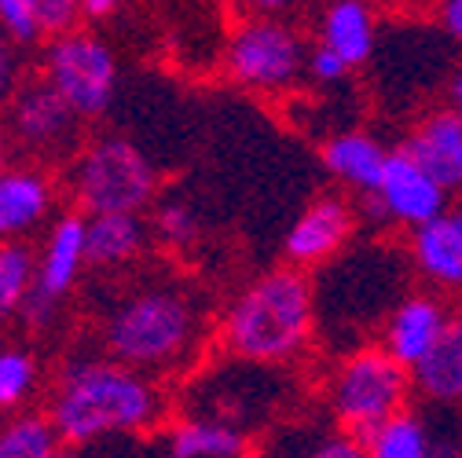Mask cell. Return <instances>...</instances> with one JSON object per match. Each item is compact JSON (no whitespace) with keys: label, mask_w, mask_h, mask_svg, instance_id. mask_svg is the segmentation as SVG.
Listing matches in <instances>:
<instances>
[{"label":"cell","mask_w":462,"mask_h":458,"mask_svg":"<svg viewBox=\"0 0 462 458\" xmlns=\"http://www.w3.org/2000/svg\"><path fill=\"white\" fill-rule=\"evenodd\" d=\"M448 99H451L448 106H455V110L462 114V70L451 78V85H448Z\"/></svg>","instance_id":"d6a6232c"},{"label":"cell","mask_w":462,"mask_h":458,"mask_svg":"<svg viewBox=\"0 0 462 458\" xmlns=\"http://www.w3.org/2000/svg\"><path fill=\"white\" fill-rule=\"evenodd\" d=\"M33 279V250L15 239L0 243V323L23 308Z\"/></svg>","instance_id":"603a6c76"},{"label":"cell","mask_w":462,"mask_h":458,"mask_svg":"<svg viewBox=\"0 0 462 458\" xmlns=\"http://www.w3.org/2000/svg\"><path fill=\"white\" fill-rule=\"evenodd\" d=\"M0 26H5L19 44H33L37 37H44L30 0H0Z\"/></svg>","instance_id":"4316f807"},{"label":"cell","mask_w":462,"mask_h":458,"mask_svg":"<svg viewBox=\"0 0 462 458\" xmlns=\"http://www.w3.org/2000/svg\"><path fill=\"white\" fill-rule=\"evenodd\" d=\"M250 451V440L239 426H227L220 418L184 422L169 433L172 458H239Z\"/></svg>","instance_id":"ffe728a7"},{"label":"cell","mask_w":462,"mask_h":458,"mask_svg":"<svg viewBox=\"0 0 462 458\" xmlns=\"http://www.w3.org/2000/svg\"><path fill=\"white\" fill-rule=\"evenodd\" d=\"M371 195H378V202L385 206L393 224L419 227V224H426V220H433L437 213L448 209L451 191L430 173L419 158H411L403 147H396V151H389L382 180Z\"/></svg>","instance_id":"9c48e42d"},{"label":"cell","mask_w":462,"mask_h":458,"mask_svg":"<svg viewBox=\"0 0 462 458\" xmlns=\"http://www.w3.org/2000/svg\"><path fill=\"white\" fill-rule=\"evenodd\" d=\"M48 415L63 444L85 447L114 433L151 429L162 415V399L129 363L74 360L60 371Z\"/></svg>","instance_id":"6da1fadb"},{"label":"cell","mask_w":462,"mask_h":458,"mask_svg":"<svg viewBox=\"0 0 462 458\" xmlns=\"http://www.w3.org/2000/svg\"><path fill=\"white\" fill-rule=\"evenodd\" d=\"M319 41L330 44L353 70L364 67L374 51V15L367 0H334L323 12Z\"/></svg>","instance_id":"ac0fdd59"},{"label":"cell","mask_w":462,"mask_h":458,"mask_svg":"<svg viewBox=\"0 0 462 458\" xmlns=\"http://www.w3.org/2000/svg\"><path fill=\"white\" fill-rule=\"evenodd\" d=\"M118 5H122V0H81V12L88 19H103V15H110Z\"/></svg>","instance_id":"1f68e13d"},{"label":"cell","mask_w":462,"mask_h":458,"mask_svg":"<svg viewBox=\"0 0 462 458\" xmlns=\"http://www.w3.org/2000/svg\"><path fill=\"white\" fill-rule=\"evenodd\" d=\"M154 232H158V239H162L165 246L188 250V246L199 239V220H195V213H191L184 202H165V206H158V213H154Z\"/></svg>","instance_id":"d4e9b609"},{"label":"cell","mask_w":462,"mask_h":458,"mask_svg":"<svg viewBox=\"0 0 462 458\" xmlns=\"http://www.w3.org/2000/svg\"><path fill=\"white\" fill-rule=\"evenodd\" d=\"M433 451L437 447H433V433H430L426 418L408 408L389 415L367 440L371 458H430Z\"/></svg>","instance_id":"44dd1931"},{"label":"cell","mask_w":462,"mask_h":458,"mask_svg":"<svg viewBox=\"0 0 462 458\" xmlns=\"http://www.w3.org/2000/svg\"><path fill=\"white\" fill-rule=\"evenodd\" d=\"M78 122H81V114L67 103V96L48 78L15 88V96L8 103V133L26 151H37V154L63 151L74 140Z\"/></svg>","instance_id":"ba28073f"},{"label":"cell","mask_w":462,"mask_h":458,"mask_svg":"<svg viewBox=\"0 0 462 458\" xmlns=\"http://www.w3.org/2000/svg\"><path fill=\"white\" fill-rule=\"evenodd\" d=\"M30 8L37 15V26L44 37H63L70 30H78L81 12V0H30Z\"/></svg>","instance_id":"484cf974"},{"label":"cell","mask_w":462,"mask_h":458,"mask_svg":"<svg viewBox=\"0 0 462 458\" xmlns=\"http://www.w3.org/2000/svg\"><path fill=\"white\" fill-rule=\"evenodd\" d=\"M15 37L0 26V106L12 103L15 88H19V60H15Z\"/></svg>","instance_id":"f1b7e54d"},{"label":"cell","mask_w":462,"mask_h":458,"mask_svg":"<svg viewBox=\"0 0 462 458\" xmlns=\"http://www.w3.org/2000/svg\"><path fill=\"white\" fill-rule=\"evenodd\" d=\"M44 78L67 96L81 118H99L118 88V63L99 37L70 30L63 37H51L44 55Z\"/></svg>","instance_id":"8992f818"},{"label":"cell","mask_w":462,"mask_h":458,"mask_svg":"<svg viewBox=\"0 0 462 458\" xmlns=\"http://www.w3.org/2000/svg\"><path fill=\"white\" fill-rule=\"evenodd\" d=\"M411 261L440 290H462V209H444L411 227Z\"/></svg>","instance_id":"7c38bea8"},{"label":"cell","mask_w":462,"mask_h":458,"mask_svg":"<svg viewBox=\"0 0 462 458\" xmlns=\"http://www.w3.org/2000/svg\"><path fill=\"white\" fill-rule=\"evenodd\" d=\"M60 447L63 436L51 415H23L0 429V458H51Z\"/></svg>","instance_id":"7402d4cb"},{"label":"cell","mask_w":462,"mask_h":458,"mask_svg":"<svg viewBox=\"0 0 462 458\" xmlns=\"http://www.w3.org/2000/svg\"><path fill=\"white\" fill-rule=\"evenodd\" d=\"M349 70H353V67L345 63V60H341V55H337L330 44H323V41H319V44L309 51V74H312L319 85H334V81H341V78L349 74Z\"/></svg>","instance_id":"83f0119b"},{"label":"cell","mask_w":462,"mask_h":458,"mask_svg":"<svg viewBox=\"0 0 462 458\" xmlns=\"http://www.w3.org/2000/svg\"><path fill=\"white\" fill-rule=\"evenodd\" d=\"M440 23H444V33L462 44V0H444L440 5Z\"/></svg>","instance_id":"4dcf8cb0"},{"label":"cell","mask_w":462,"mask_h":458,"mask_svg":"<svg viewBox=\"0 0 462 458\" xmlns=\"http://www.w3.org/2000/svg\"><path fill=\"white\" fill-rule=\"evenodd\" d=\"M316 330V298L309 268L286 264L254 279L227 308L220 337L246 363H286L309 349Z\"/></svg>","instance_id":"7a4b0ae2"},{"label":"cell","mask_w":462,"mask_h":458,"mask_svg":"<svg viewBox=\"0 0 462 458\" xmlns=\"http://www.w3.org/2000/svg\"><path fill=\"white\" fill-rule=\"evenodd\" d=\"M356 232V213L341 195H319L316 202H309V209L291 224L282 243V253L298 268H316L327 264L330 257H337L349 246Z\"/></svg>","instance_id":"30bf717a"},{"label":"cell","mask_w":462,"mask_h":458,"mask_svg":"<svg viewBox=\"0 0 462 458\" xmlns=\"http://www.w3.org/2000/svg\"><path fill=\"white\" fill-rule=\"evenodd\" d=\"M37 385V363L26 349H0V411L19 408Z\"/></svg>","instance_id":"cb8c5ba5"},{"label":"cell","mask_w":462,"mask_h":458,"mask_svg":"<svg viewBox=\"0 0 462 458\" xmlns=\"http://www.w3.org/2000/svg\"><path fill=\"white\" fill-rule=\"evenodd\" d=\"M367 454V447H364V440H356L353 433H337V436H327L319 447H316V458H364Z\"/></svg>","instance_id":"f546056e"},{"label":"cell","mask_w":462,"mask_h":458,"mask_svg":"<svg viewBox=\"0 0 462 458\" xmlns=\"http://www.w3.org/2000/svg\"><path fill=\"white\" fill-rule=\"evenodd\" d=\"M85 239H88V220L81 213H67V216L55 220L51 235L44 243V253L37 261V279H33L37 294H44L51 301H63L74 290L81 268L88 264Z\"/></svg>","instance_id":"4fadbf2b"},{"label":"cell","mask_w":462,"mask_h":458,"mask_svg":"<svg viewBox=\"0 0 462 458\" xmlns=\"http://www.w3.org/2000/svg\"><path fill=\"white\" fill-rule=\"evenodd\" d=\"M448 319H451V312L444 301H437L430 294H411L389 312L385 330H382V345L403 367H415L440 341Z\"/></svg>","instance_id":"8fae6325"},{"label":"cell","mask_w":462,"mask_h":458,"mask_svg":"<svg viewBox=\"0 0 462 458\" xmlns=\"http://www.w3.org/2000/svg\"><path fill=\"white\" fill-rule=\"evenodd\" d=\"M199 319L180 290H140L103 319V349L129 367H165L195 341Z\"/></svg>","instance_id":"3957f363"},{"label":"cell","mask_w":462,"mask_h":458,"mask_svg":"<svg viewBox=\"0 0 462 458\" xmlns=\"http://www.w3.org/2000/svg\"><path fill=\"white\" fill-rule=\"evenodd\" d=\"M411 381L430 404H462V312L448 319L440 341L411 367Z\"/></svg>","instance_id":"9a60e30c"},{"label":"cell","mask_w":462,"mask_h":458,"mask_svg":"<svg viewBox=\"0 0 462 458\" xmlns=\"http://www.w3.org/2000/svg\"><path fill=\"white\" fill-rule=\"evenodd\" d=\"M400 147L419 158L448 191L462 188V114L455 106L426 114Z\"/></svg>","instance_id":"5bb4252c"},{"label":"cell","mask_w":462,"mask_h":458,"mask_svg":"<svg viewBox=\"0 0 462 458\" xmlns=\"http://www.w3.org/2000/svg\"><path fill=\"white\" fill-rule=\"evenodd\" d=\"M51 180L41 169H5L0 173V243L37 227L51 209Z\"/></svg>","instance_id":"2e32d148"},{"label":"cell","mask_w":462,"mask_h":458,"mask_svg":"<svg viewBox=\"0 0 462 458\" xmlns=\"http://www.w3.org/2000/svg\"><path fill=\"white\" fill-rule=\"evenodd\" d=\"M227 74L246 88L257 92H275L294 85L301 67H309V55L301 37L282 26L279 19H250L243 23L227 41Z\"/></svg>","instance_id":"52a82bcc"},{"label":"cell","mask_w":462,"mask_h":458,"mask_svg":"<svg viewBox=\"0 0 462 458\" xmlns=\"http://www.w3.org/2000/svg\"><path fill=\"white\" fill-rule=\"evenodd\" d=\"M8 169V129L0 125V173Z\"/></svg>","instance_id":"836d02e7"},{"label":"cell","mask_w":462,"mask_h":458,"mask_svg":"<svg viewBox=\"0 0 462 458\" xmlns=\"http://www.w3.org/2000/svg\"><path fill=\"white\" fill-rule=\"evenodd\" d=\"M415 381L411 367H403L396 356L378 349H356L353 356H345L341 367L330 378V411L345 433H353L356 440H371V433L396 415L400 408H408Z\"/></svg>","instance_id":"277c9868"},{"label":"cell","mask_w":462,"mask_h":458,"mask_svg":"<svg viewBox=\"0 0 462 458\" xmlns=\"http://www.w3.org/2000/svg\"><path fill=\"white\" fill-rule=\"evenodd\" d=\"M85 250H88V264L92 268L129 264L143 250V220H140V213H92Z\"/></svg>","instance_id":"d6986e66"},{"label":"cell","mask_w":462,"mask_h":458,"mask_svg":"<svg viewBox=\"0 0 462 458\" xmlns=\"http://www.w3.org/2000/svg\"><path fill=\"white\" fill-rule=\"evenodd\" d=\"M70 191L85 213H140L154 202L158 173L133 140L103 136L74 158Z\"/></svg>","instance_id":"5b68a950"},{"label":"cell","mask_w":462,"mask_h":458,"mask_svg":"<svg viewBox=\"0 0 462 458\" xmlns=\"http://www.w3.org/2000/svg\"><path fill=\"white\" fill-rule=\"evenodd\" d=\"M254 5H257L261 12H279V8L291 5V0H254Z\"/></svg>","instance_id":"e575fe53"},{"label":"cell","mask_w":462,"mask_h":458,"mask_svg":"<svg viewBox=\"0 0 462 458\" xmlns=\"http://www.w3.org/2000/svg\"><path fill=\"white\" fill-rule=\"evenodd\" d=\"M389 151L382 147V140H374L371 133H337L323 143V165L334 180H341L345 188L371 195L382 180Z\"/></svg>","instance_id":"e0dca14e"}]
</instances>
